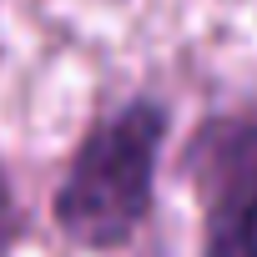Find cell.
I'll use <instances>...</instances> for the list:
<instances>
[{"label":"cell","instance_id":"6da1fadb","mask_svg":"<svg viewBox=\"0 0 257 257\" xmlns=\"http://www.w3.org/2000/svg\"><path fill=\"white\" fill-rule=\"evenodd\" d=\"M167 106L152 96L126 101L121 111L101 116L81 147L71 152V167L56 187V227L86 247V252H111L132 242L137 227L152 212V187H157V157L167 142Z\"/></svg>","mask_w":257,"mask_h":257},{"label":"cell","instance_id":"7a4b0ae2","mask_svg":"<svg viewBox=\"0 0 257 257\" xmlns=\"http://www.w3.org/2000/svg\"><path fill=\"white\" fill-rule=\"evenodd\" d=\"M182 167L202 202V257H257V116H207Z\"/></svg>","mask_w":257,"mask_h":257},{"label":"cell","instance_id":"3957f363","mask_svg":"<svg viewBox=\"0 0 257 257\" xmlns=\"http://www.w3.org/2000/svg\"><path fill=\"white\" fill-rule=\"evenodd\" d=\"M21 237V207L11 197V182H6V167H0V257H6Z\"/></svg>","mask_w":257,"mask_h":257}]
</instances>
